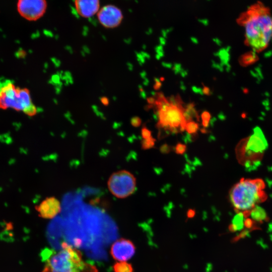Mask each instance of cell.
<instances>
[{
  "mask_svg": "<svg viewBox=\"0 0 272 272\" xmlns=\"http://www.w3.org/2000/svg\"><path fill=\"white\" fill-rule=\"evenodd\" d=\"M162 64L163 66H165V67H171L172 66V64L171 63H167V62H162Z\"/></svg>",
  "mask_w": 272,
  "mask_h": 272,
  "instance_id": "obj_32",
  "label": "cell"
},
{
  "mask_svg": "<svg viewBox=\"0 0 272 272\" xmlns=\"http://www.w3.org/2000/svg\"><path fill=\"white\" fill-rule=\"evenodd\" d=\"M202 124L204 127L208 126L211 119V114L208 111H204L201 114Z\"/></svg>",
  "mask_w": 272,
  "mask_h": 272,
  "instance_id": "obj_18",
  "label": "cell"
},
{
  "mask_svg": "<svg viewBox=\"0 0 272 272\" xmlns=\"http://www.w3.org/2000/svg\"><path fill=\"white\" fill-rule=\"evenodd\" d=\"M192 89L195 93L203 94L202 89H201L200 88H198V87H197L196 86H193L192 87Z\"/></svg>",
  "mask_w": 272,
  "mask_h": 272,
  "instance_id": "obj_25",
  "label": "cell"
},
{
  "mask_svg": "<svg viewBox=\"0 0 272 272\" xmlns=\"http://www.w3.org/2000/svg\"><path fill=\"white\" fill-rule=\"evenodd\" d=\"M41 218L50 219L56 217L61 211L59 201L54 196L47 197L35 207Z\"/></svg>",
  "mask_w": 272,
  "mask_h": 272,
  "instance_id": "obj_11",
  "label": "cell"
},
{
  "mask_svg": "<svg viewBox=\"0 0 272 272\" xmlns=\"http://www.w3.org/2000/svg\"><path fill=\"white\" fill-rule=\"evenodd\" d=\"M135 251V246L130 240L121 238L112 244L110 253L115 260L118 261H126L133 256Z\"/></svg>",
  "mask_w": 272,
  "mask_h": 272,
  "instance_id": "obj_9",
  "label": "cell"
},
{
  "mask_svg": "<svg viewBox=\"0 0 272 272\" xmlns=\"http://www.w3.org/2000/svg\"><path fill=\"white\" fill-rule=\"evenodd\" d=\"M142 135L144 139L151 137V131L146 127H143L142 129Z\"/></svg>",
  "mask_w": 272,
  "mask_h": 272,
  "instance_id": "obj_20",
  "label": "cell"
},
{
  "mask_svg": "<svg viewBox=\"0 0 272 272\" xmlns=\"http://www.w3.org/2000/svg\"><path fill=\"white\" fill-rule=\"evenodd\" d=\"M265 187L261 179L242 178L231 189L230 201L238 213H248L267 198Z\"/></svg>",
  "mask_w": 272,
  "mask_h": 272,
  "instance_id": "obj_2",
  "label": "cell"
},
{
  "mask_svg": "<svg viewBox=\"0 0 272 272\" xmlns=\"http://www.w3.org/2000/svg\"><path fill=\"white\" fill-rule=\"evenodd\" d=\"M76 11L82 17L89 18L99 10V1L97 0H77L75 1Z\"/></svg>",
  "mask_w": 272,
  "mask_h": 272,
  "instance_id": "obj_12",
  "label": "cell"
},
{
  "mask_svg": "<svg viewBox=\"0 0 272 272\" xmlns=\"http://www.w3.org/2000/svg\"><path fill=\"white\" fill-rule=\"evenodd\" d=\"M90 267L79 250L63 243L62 249L47 259L42 272H83Z\"/></svg>",
  "mask_w": 272,
  "mask_h": 272,
  "instance_id": "obj_5",
  "label": "cell"
},
{
  "mask_svg": "<svg viewBox=\"0 0 272 272\" xmlns=\"http://www.w3.org/2000/svg\"><path fill=\"white\" fill-rule=\"evenodd\" d=\"M244 28L245 44L259 52L268 45L272 37L269 9L260 2L250 6L236 20Z\"/></svg>",
  "mask_w": 272,
  "mask_h": 272,
  "instance_id": "obj_1",
  "label": "cell"
},
{
  "mask_svg": "<svg viewBox=\"0 0 272 272\" xmlns=\"http://www.w3.org/2000/svg\"><path fill=\"white\" fill-rule=\"evenodd\" d=\"M147 101L150 104H151L155 103V101H156L155 98L152 97L148 98Z\"/></svg>",
  "mask_w": 272,
  "mask_h": 272,
  "instance_id": "obj_29",
  "label": "cell"
},
{
  "mask_svg": "<svg viewBox=\"0 0 272 272\" xmlns=\"http://www.w3.org/2000/svg\"><path fill=\"white\" fill-rule=\"evenodd\" d=\"M180 88L183 90H185L186 89V87L184 84H182V83H180Z\"/></svg>",
  "mask_w": 272,
  "mask_h": 272,
  "instance_id": "obj_35",
  "label": "cell"
},
{
  "mask_svg": "<svg viewBox=\"0 0 272 272\" xmlns=\"http://www.w3.org/2000/svg\"><path fill=\"white\" fill-rule=\"evenodd\" d=\"M267 146L263 132L256 127L251 135L241 140L237 145L236 158L246 168L254 169L260 164Z\"/></svg>",
  "mask_w": 272,
  "mask_h": 272,
  "instance_id": "obj_3",
  "label": "cell"
},
{
  "mask_svg": "<svg viewBox=\"0 0 272 272\" xmlns=\"http://www.w3.org/2000/svg\"><path fill=\"white\" fill-rule=\"evenodd\" d=\"M107 186L114 196L124 198L132 194L135 190L136 180L130 172L125 170H119L111 175Z\"/></svg>",
  "mask_w": 272,
  "mask_h": 272,
  "instance_id": "obj_7",
  "label": "cell"
},
{
  "mask_svg": "<svg viewBox=\"0 0 272 272\" xmlns=\"http://www.w3.org/2000/svg\"><path fill=\"white\" fill-rule=\"evenodd\" d=\"M173 69L176 74L177 73H180L181 70L182 69L181 64L179 63H175Z\"/></svg>",
  "mask_w": 272,
  "mask_h": 272,
  "instance_id": "obj_24",
  "label": "cell"
},
{
  "mask_svg": "<svg viewBox=\"0 0 272 272\" xmlns=\"http://www.w3.org/2000/svg\"><path fill=\"white\" fill-rule=\"evenodd\" d=\"M100 23L105 27L114 28L120 24L122 19L120 10L113 5H107L101 9L97 14Z\"/></svg>",
  "mask_w": 272,
  "mask_h": 272,
  "instance_id": "obj_10",
  "label": "cell"
},
{
  "mask_svg": "<svg viewBox=\"0 0 272 272\" xmlns=\"http://www.w3.org/2000/svg\"><path fill=\"white\" fill-rule=\"evenodd\" d=\"M155 80L156 83L154 85V88H155L156 89H158L161 87V83L160 80L158 78H155Z\"/></svg>",
  "mask_w": 272,
  "mask_h": 272,
  "instance_id": "obj_26",
  "label": "cell"
},
{
  "mask_svg": "<svg viewBox=\"0 0 272 272\" xmlns=\"http://www.w3.org/2000/svg\"><path fill=\"white\" fill-rule=\"evenodd\" d=\"M191 40H192V42H193L194 43H197L198 42V40L197 39L194 37H191Z\"/></svg>",
  "mask_w": 272,
  "mask_h": 272,
  "instance_id": "obj_34",
  "label": "cell"
},
{
  "mask_svg": "<svg viewBox=\"0 0 272 272\" xmlns=\"http://www.w3.org/2000/svg\"><path fill=\"white\" fill-rule=\"evenodd\" d=\"M152 32V29L150 28L147 30V33L149 34H151Z\"/></svg>",
  "mask_w": 272,
  "mask_h": 272,
  "instance_id": "obj_38",
  "label": "cell"
},
{
  "mask_svg": "<svg viewBox=\"0 0 272 272\" xmlns=\"http://www.w3.org/2000/svg\"><path fill=\"white\" fill-rule=\"evenodd\" d=\"M145 81H144V84L145 85H147L148 84L149 82V80L147 79V78H145Z\"/></svg>",
  "mask_w": 272,
  "mask_h": 272,
  "instance_id": "obj_37",
  "label": "cell"
},
{
  "mask_svg": "<svg viewBox=\"0 0 272 272\" xmlns=\"http://www.w3.org/2000/svg\"><path fill=\"white\" fill-rule=\"evenodd\" d=\"M199 21L205 25H207L208 24V20L207 19H199Z\"/></svg>",
  "mask_w": 272,
  "mask_h": 272,
  "instance_id": "obj_33",
  "label": "cell"
},
{
  "mask_svg": "<svg viewBox=\"0 0 272 272\" xmlns=\"http://www.w3.org/2000/svg\"><path fill=\"white\" fill-rule=\"evenodd\" d=\"M186 150V146L182 144L178 143L175 147V152L178 154H183Z\"/></svg>",
  "mask_w": 272,
  "mask_h": 272,
  "instance_id": "obj_19",
  "label": "cell"
},
{
  "mask_svg": "<svg viewBox=\"0 0 272 272\" xmlns=\"http://www.w3.org/2000/svg\"><path fill=\"white\" fill-rule=\"evenodd\" d=\"M101 101L104 105H108L109 103V100L106 97H102Z\"/></svg>",
  "mask_w": 272,
  "mask_h": 272,
  "instance_id": "obj_28",
  "label": "cell"
},
{
  "mask_svg": "<svg viewBox=\"0 0 272 272\" xmlns=\"http://www.w3.org/2000/svg\"><path fill=\"white\" fill-rule=\"evenodd\" d=\"M170 148L167 145H163L160 148V151L162 153H168L170 152Z\"/></svg>",
  "mask_w": 272,
  "mask_h": 272,
  "instance_id": "obj_23",
  "label": "cell"
},
{
  "mask_svg": "<svg viewBox=\"0 0 272 272\" xmlns=\"http://www.w3.org/2000/svg\"><path fill=\"white\" fill-rule=\"evenodd\" d=\"M158 110L159 125L166 127L172 131H175L180 127L181 130L185 129L186 124L183 116L184 108L169 102L165 97L158 98L155 101Z\"/></svg>",
  "mask_w": 272,
  "mask_h": 272,
  "instance_id": "obj_6",
  "label": "cell"
},
{
  "mask_svg": "<svg viewBox=\"0 0 272 272\" xmlns=\"http://www.w3.org/2000/svg\"><path fill=\"white\" fill-rule=\"evenodd\" d=\"M180 73L181 75L184 77L186 76L187 75V71L184 70H183L182 69L181 70Z\"/></svg>",
  "mask_w": 272,
  "mask_h": 272,
  "instance_id": "obj_30",
  "label": "cell"
},
{
  "mask_svg": "<svg viewBox=\"0 0 272 272\" xmlns=\"http://www.w3.org/2000/svg\"><path fill=\"white\" fill-rule=\"evenodd\" d=\"M113 272H133L132 265L126 261H117L113 265Z\"/></svg>",
  "mask_w": 272,
  "mask_h": 272,
  "instance_id": "obj_15",
  "label": "cell"
},
{
  "mask_svg": "<svg viewBox=\"0 0 272 272\" xmlns=\"http://www.w3.org/2000/svg\"><path fill=\"white\" fill-rule=\"evenodd\" d=\"M248 213L250 215L251 219L256 222H262L266 217V214L264 210L258 206L254 208Z\"/></svg>",
  "mask_w": 272,
  "mask_h": 272,
  "instance_id": "obj_14",
  "label": "cell"
},
{
  "mask_svg": "<svg viewBox=\"0 0 272 272\" xmlns=\"http://www.w3.org/2000/svg\"><path fill=\"white\" fill-rule=\"evenodd\" d=\"M155 143V139L152 137L144 139L142 143V146L143 149H149L154 147Z\"/></svg>",
  "mask_w": 272,
  "mask_h": 272,
  "instance_id": "obj_17",
  "label": "cell"
},
{
  "mask_svg": "<svg viewBox=\"0 0 272 272\" xmlns=\"http://www.w3.org/2000/svg\"><path fill=\"white\" fill-rule=\"evenodd\" d=\"M159 39H160V43L161 45H164L165 44L166 40L164 37H160Z\"/></svg>",
  "mask_w": 272,
  "mask_h": 272,
  "instance_id": "obj_31",
  "label": "cell"
},
{
  "mask_svg": "<svg viewBox=\"0 0 272 272\" xmlns=\"http://www.w3.org/2000/svg\"><path fill=\"white\" fill-rule=\"evenodd\" d=\"M156 51L157 52V54L159 55L161 57L163 56L164 55V52L163 50L162 45H159L156 47L155 48Z\"/></svg>",
  "mask_w": 272,
  "mask_h": 272,
  "instance_id": "obj_22",
  "label": "cell"
},
{
  "mask_svg": "<svg viewBox=\"0 0 272 272\" xmlns=\"http://www.w3.org/2000/svg\"><path fill=\"white\" fill-rule=\"evenodd\" d=\"M185 129L189 133H195L198 129V124L193 121H190L186 123Z\"/></svg>",
  "mask_w": 272,
  "mask_h": 272,
  "instance_id": "obj_16",
  "label": "cell"
},
{
  "mask_svg": "<svg viewBox=\"0 0 272 272\" xmlns=\"http://www.w3.org/2000/svg\"><path fill=\"white\" fill-rule=\"evenodd\" d=\"M46 8V2L44 0H20L17 4L19 14L30 21H35L41 17Z\"/></svg>",
  "mask_w": 272,
  "mask_h": 272,
  "instance_id": "obj_8",
  "label": "cell"
},
{
  "mask_svg": "<svg viewBox=\"0 0 272 272\" xmlns=\"http://www.w3.org/2000/svg\"><path fill=\"white\" fill-rule=\"evenodd\" d=\"M202 92L203 94H205L207 95H210L211 93L210 89L206 86L203 87V88L202 89Z\"/></svg>",
  "mask_w": 272,
  "mask_h": 272,
  "instance_id": "obj_27",
  "label": "cell"
},
{
  "mask_svg": "<svg viewBox=\"0 0 272 272\" xmlns=\"http://www.w3.org/2000/svg\"><path fill=\"white\" fill-rule=\"evenodd\" d=\"M142 121L140 117L135 116L131 119V124L134 127H138L141 124Z\"/></svg>",
  "mask_w": 272,
  "mask_h": 272,
  "instance_id": "obj_21",
  "label": "cell"
},
{
  "mask_svg": "<svg viewBox=\"0 0 272 272\" xmlns=\"http://www.w3.org/2000/svg\"><path fill=\"white\" fill-rule=\"evenodd\" d=\"M146 75L147 74L145 71H143V72L141 73V77L143 78L144 79L146 78L145 77L146 76Z\"/></svg>",
  "mask_w": 272,
  "mask_h": 272,
  "instance_id": "obj_36",
  "label": "cell"
},
{
  "mask_svg": "<svg viewBox=\"0 0 272 272\" xmlns=\"http://www.w3.org/2000/svg\"><path fill=\"white\" fill-rule=\"evenodd\" d=\"M13 108L30 116L37 113L29 91L16 87L9 79L0 80V109Z\"/></svg>",
  "mask_w": 272,
  "mask_h": 272,
  "instance_id": "obj_4",
  "label": "cell"
},
{
  "mask_svg": "<svg viewBox=\"0 0 272 272\" xmlns=\"http://www.w3.org/2000/svg\"><path fill=\"white\" fill-rule=\"evenodd\" d=\"M246 214L243 213H238L232 220L231 229L233 231H239L245 226Z\"/></svg>",
  "mask_w": 272,
  "mask_h": 272,
  "instance_id": "obj_13",
  "label": "cell"
}]
</instances>
